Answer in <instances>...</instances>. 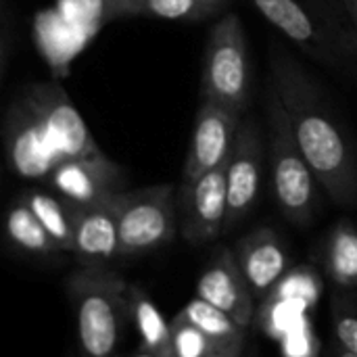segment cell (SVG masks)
Instances as JSON below:
<instances>
[{"label":"cell","mask_w":357,"mask_h":357,"mask_svg":"<svg viewBox=\"0 0 357 357\" xmlns=\"http://www.w3.org/2000/svg\"><path fill=\"white\" fill-rule=\"evenodd\" d=\"M270 86L280 96L293 136L326 195L341 207L357 205V159L316 79L280 46L270 52Z\"/></svg>","instance_id":"6da1fadb"},{"label":"cell","mask_w":357,"mask_h":357,"mask_svg":"<svg viewBox=\"0 0 357 357\" xmlns=\"http://www.w3.org/2000/svg\"><path fill=\"white\" fill-rule=\"evenodd\" d=\"M128 282L111 268H79L67 278L79 357H119L130 322Z\"/></svg>","instance_id":"7a4b0ae2"},{"label":"cell","mask_w":357,"mask_h":357,"mask_svg":"<svg viewBox=\"0 0 357 357\" xmlns=\"http://www.w3.org/2000/svg\"><path fill=\"white\" fill-rule=\"evenodd\" d=\"M284 38L312 59L343 67L357 59V33L343 25L328 0H251Z\"/></svg>","instance_id":"3957f363"},{"label":"cell","mask_w":357,"mask_h":357,"mask_svg":"<svg viewBox=\"0 0 357 357\" xmlns=\"http://www.w3.org/2000/svg\"><path fill=\"white\" fill-rule=\"evenodd\" d=\"M268 119V161L272 176V192L280 213L295 226H310L316 215L318 186L310 163L305 161L280 96L268 86L266 96Z\"/></svg>","instance_id":"277c9868"},{"label":"cell","mask_w":357,"mask_h":357,"mask_svg":"<svg viewBox=\"0 0 357 357\" xmlns=\"http://www.w3.org/2000/svg\"><path fill=\"white\" fill-rule=\"evenodd\" d=\"M251 98V61L243 21L224 13L211 27L201 71V100L247 115Z\"/></svg>","instance_id":"5b68a950"},{"label":"cell","mask_w":357,"mask_h":357,"mask_svg":"<svg viewBox=\"0 0 357 357\" xmlns=\"http://www.w3.org/2000/svg\"><path fill=\"white\" fill-rule=\"evenodd\" d=\"M178 186L155 184L113 195L119 228V259L169 245L178 230Z\"/></svg>","instance_id":"8992f818"},{"label":"cell","mask_w":357,"mask_h":357,"mask_svg":"<svg viewBox=\"0 0 357 357\" xmlns=\"http://www.w3.org/2000/svg\"><path fill=\"white\" fill-rule=\"evenodd\" d=\"M2 142L10 172L23 180L46 182L48 176L63 163L42 119L23 92L10 100L4 113Z\"/></svg>","instance_id":"52a82bcc"},{"label":"cell","mask_w":357,"mask_h":357,"mask_svg":"<svg viewBox=\"0 0 357 357\" xmlns=\"http://www.w3.org/2000/svg\"><path fill=\"white\" fill-rule=\"evenodd\" d=\"M23 96L42 119L50 142L63 161L102 155L84 117L71 102L69 94L56 82H36L25 86Z\"/></svg>","instance_id":"ba28073f"},{"label":"cell","mask_w":357,"mask_h":357,"mask_svg":"<svg viewBox=\"0 0 357 357\" xmlns=\"http://www.w3.org/2000/svg\"><path fill=\"white\" fill-rule=\"evenodd\" d=\"M178 230L190 245H207L224 236L228 215L226 163L195 182H180L176 195Z\"/></svg>","instance_id":"9c48e42d"},{"label":"cell","mask_w":357,"mask_h":357,"mask_svg":"<svg viewBox=\"0 0 357 357\" xmlns=\"http://www.w3.org/2000/svg\"><path fill=\"white\" fill-rule=\"evenodd\" d=\"M266 161V144L261 130L251 115H245L234 151L226 163V180H228V215L226 230L230 234L238 228L257 207L261 192V176Z\"/></svg>","instance_id":"30bf717a"},{"label":"cell","mask_w":357,"mask_h":357,"mask_svg":"<svg viewBox=\"0 0 357 357\" xmlns=\"http://www.w3.org/2000/svg\"><path fill=\"white\" fill-rule=\"evenodd\" d=\"M243 119L245 115L228 107L211 100H201L182 169V182H195L207 172L228 163Z\"/></svg>","instance_id":"8fae6325"},{"label":"cell","mask_w":357,"mask_h":357,"mask_svg":"<svg viewBox=\"0 0 357 357\" xmlns=\"http://www.w3.org/2000/svg\"><path fill=\"white\" fill-rule=\"evenodd\" d=\"M126 182V169L102 153L96 157L63 161L44 184L65 201L79 207H90L123 192Z\"/></svg>","instance_id":"7c38bea8"},{"label":"cell","mask_w":357,"mask_h":357,"mask_svg":"<svg viewBox=\"0 0 357 357\" xmlns=\"http://www.w3.org/2000/svg\"><path fill=\"white\" fill-rule=\"evenodd\" d=\"M197 297L226 312L241 328L249 331L257 316V301L241 272L236 253L228 247L213 251L197 280Z\"/></svg>","instance_id":"4fadbf2b"},{"label":"cell","mask_w":357,"mask_h":357,"mask_svg":"<svg viewBox=\"0 0 357 357\" xmlns=\"http://www.w3.org/2000/svg\"><path fill=\"white\" fill-rule=\"evenodd\" d=\"M236 261L257 303H264L291 272V257L272 228H257L236 247Z\"/></svg>","instance_id":"5bb4252c"},{"label":"cell","mask_w":357,"mask_h":357,"mask_svg":"<svg viewBox=\"0 0 357 357\" xmlns=\"http://www.w3.org/2000/svg\"><path fill=\"white\" fill-rule=\"evenodd\" d=\"M79 268H109L119 259V228L113 197L90 205H75L73 253Z\"/></svg>","instance_id":"9a60e30c"},{"label":"cell","mask_w":357,"mask_h":357,"mask_svg":"<svg viewBox=\"0 0 357 357\" xmlns=\"http://www.w3.org/2000/svg\"><path fill=\"white\" fill-rule=\"evenodd\" d=\"M322 295L320 274L312 266L291 270L272 295L261 303L257 314L274 337L289 335V324H295L305 312L314 310Z\"/></svg>","instance_id":"2e32d148"},{"label":"cell","mask_w":357,"mask_h":357,"mask_svg":"<svg viewBox=\"0 0 357 357\" xmlns=\"http://www.w3.org/2000/svg\"><path fill=\"white\" fill-rule=\"evenodd\" d=\"M128 307H130V322L140 341L138 349L151 351L159 357L169 356L172 322L163 318L157 303L140 284L128 287Z\"/></svg>","instance_id":"e0dca14e"},{"label":"cell","mask_w":357,"mask_h":357,"mask_svg":"<svg viewBox=\"0 0 357 357\" xmlns=\"http://www.w3.org/2000/svg\"><path fill=\"white\" fill-rule=\"evenodd\" d=\"M33 211L46 232L52 236L61 253H73L75 245V205L52 190L27 188L19 195Z\"/></svg>","instance_id":"ac0fdd59"},{"label":"cell","mask_w":357,"mask_h":357,"mask_svg":"<svg viewBox=\"0 0 357 357\" xmlns=\"http://www.w3.org/2000/svg\"><path fill=\"white\" fill-rule=\"evenodd\" d=\"M324 268L341 289L357 287V228L341 220L326 238Z\"/></svg>","instance_id":"d6986e66"},{"label":"cell","mask_w":357,"mask_h":357,"mask_svg":"<svg viewBox=\"0 0 357 357\" xmlns=\"http://www.w3.org/2000/svg\"><path fill=\"white\" fill-rule=\"evenodd\" d=\"M6 234L8 241L29 255H56L61 249L52 241V236L46 232V228L40 224V220L33 215V211L25 205L21 197L13 201L6 213Z\"/></svg>","instance_id":"ffe728a7"},{"label":"cell","mask_w":357,"mask_h":357,"mask_svg":"<svg viewBox=\"0 0 357 357\" xmlns=\"http://www.w3.org/2000/svg\"><path fill=\"white\" fill-rule=\"evenodd\" d=\"M232 0H138L132 17H153L167 21H205L222 15Z\"/></svg>","instance_id":"44dd1931"},{"label":"cell","mask_w":357,"mask_h":357,"mask_svg":"<svg viewBox=\"0 0 357 357\" xmlns=\"http://www.w3.org/2000/svg\"><path fill=\"white\" fill-rule=\"evenodd\" d=\"M176 316L192 324L197 331H201L213 345H226L241 337H245L249 331L241 328L226 312L213 307L211 303L195 297L190 299Z\"/></svg>","instance_id":"7402d4cb"},{"label":"cell","mask_w":357,"mask_h":357,"mask_svg":"<svg viewBox=\"0 0 357 357\" xmlns=\"http://www.w3.org/2000/svg\"><path fill=\"white\" fill-rule=\"evenodd\" d=\"M169 322H172V347L167 357H207L215 347H220L213 345L201 331H197L180 316H174Z\"/></svg>","instance_id":"603a6c76"},{"label":"cell","mask_w":357,"mask_h":357,"mask_svg":"<svg viewBox=\"0 0 357 357\" xmlns=\"http://www.w3.org/2000/svg\"><path fill=\"white\" fill-rule=\"evenodd\" d=\"M333 318H335L337 345L357 356V312H354L349 305L337 301L333 305Z\"/></svg>","instance_id":"cb8c5ba5"},{"label":"cell","mask_w":357,"mask_h":357,"mask_svg":"<svg viewBox=\"0 0 357 357\" xmlns=\"http://www.w3.org/2000/svg\"><path fill=\"white\" fill-rule=\"evenodd\" d=\"M136 2L138 0H102V8H105V15L109 19H115V17H132Z\"/></svg>","instance_id":"d4e9b609"},{"label":"cell","mask_w":357,"mask_h":357,"mask_svg":"<svg viewBox=\"0 0 357 357\" xmlns=\"http://www.w3.org/2000/svg\"><path fill=\"white\" fill-rule=\"evenodd\" d=\"M245 354H247V335L232 343L215 347L207 357H245Z\"/></svg>","instance_id":"484cf974"},{"label":"cell","mask_w":357,"mask_h":357,"mask_svg":"<svg viewBox=\"0 0 357 357\" xmlns=\"http://www.w3.org/2000/svg\"><path fill=\"white\" fill-rule=\"evenodd\" d=\"M341 2L345 6V13H347L349 21H351V27L356 29L357 33V0H341Z\"/></svg>","instance_id":"4316f807"},{"label":"cell","mask_w":357,"mask_h":357,"mask_svg":"<svg viewBox=\"0 0 357 357\" xmlns=\"http://www.w3.org/2000/svg\"><path fill=\"white\" fill-rule=\"evenodd\" d=\"M335 357H357V356H354L351 351H347V349H343V347H339V345H337V351H335Z\"/></svg>","instance_id":"83f0119b"},{"label":"cell","mask_w":357,"mask_h":357,"mask_svg":"<svg viewBox=\"0 0 357 357\" xmlns=\"http://www.w3.org/2000/svg\"><path fill=\"white\" fill-rule=\"evenodd\" d=\"M130 357H159V356H155V354H151V351H142V349H138L134 356H130Z\"/></svg>","instance_id":"f1b7e54d"},{"label":"cell","mask_w":357,"mask_h":357,"mask_svg":"<svg viewBox=\"0 0 357 357\" xmlns=\"http://www.w3.org/2000/svg\"><path fill=\"white\" fill-rule=\"evenodd\" d=\"M245 357H253V356H251V354H245Z\"/></svg>","instance_id":"f546056e"},{"label":"cell","mask_w":357,"mask_h":357,"mask_svg":"<svg viewBox=\"0 0 357 357\" xmlns=\"http://www.w3.org/2000/svg\"><path fill=\"white\" fill-rule=\"evenodd\" d=\"M71 357H73V356H71Z\"/></svg>","instance_id":"4dcf8cb0"}]
</instances>
